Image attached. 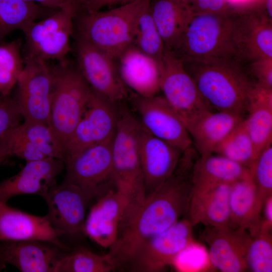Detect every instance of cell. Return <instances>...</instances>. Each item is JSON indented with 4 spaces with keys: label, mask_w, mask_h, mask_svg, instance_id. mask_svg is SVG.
I'll return each mask as SVG.
<instances>
[{
    "label": "cell",
    "mask_w": 272,
    "mask_h": 272,
    "mask_svg": "<svg viewBox=\"0 0 272 272\" xmlns=\"http://www.w3.org/2000/svg\"><path fill=\"white\" fill-rule=\"evenodd\" d=\"M182 61L210 107L241 115L247 111L257 84L249 63L239 60Z\"/></svg>",
    "instance_id": "cell-2"
},
{
    "label": "cell",
    "mask_w": 272,
    "mask_h": 272,
    "mask_svg": "<svg viewBox=\"0 0 272 272\" xmlns=\"http://www.w3.org/2000/svg\"><path fill=\"white\" fill-rule=\"evenodd\" d=\"M251 237L246 255L247 268L253 272H271V231L259 229Z\"/></svg>",
    "instance_id": "cell-37"
},
{
    "label": "cell",
    "mask_w": 272,
    "mask_h": 272,
    "mask_svg": "<svg viewBox=\"0 0 272 272\" xmlns=\"http://www.w3.org/2000/svg\"><path fill=\"white\" fill-rule=\"evenodd\" d=\"M150 3L144 7L138 16L132 44L154 58L160 66L165 46L152 17Z\"/></svg>",
    "instance_id": "cell-34"
},
{
    "label": "cell",
    "mask_w": 272,
    "mask_h": 272,
    "mask_svg": "<svg viewBox=\"0 0 272 272\" xmlns=\"http://www.w3.org/2000/svg\"><path fill=\"white\" fill-rule=\"evenodd\" d=\"M123 211L122 197L111 189L91 206L83 233L99 246L109 249L118 237Z\"/></svg>",
    "instance_id": "cell-22"
},
{
    "label": "cell",
    "mask_w": 272,
    "mask_h": 272,
    "mask_svg": "<svg viewBox=\"0 0 272 272\" xmlns=\"http://www.w3.org/2000/svg\"><path fill=\"white\" fill-rule=\"evenodd\" d=\"M251 176L249 168L222 156L213 154L198 157L191 172L192 191L232 184Z\"/></svg>",
    "instance_id": "cell-26"
},
{
    "label": "cell",
    "mask_w": 272,
    "mask_h": 272,
    "mask_svg": "<svg viewBox=\"0 0 272 272\" xmlns=\"http://www.w3.org/2000/svg\"><path fill=\"white\" fill-rule=\"evenodd\" d=\"M137 139L147 195L159 188L172 175L183 152L150 134L140 122Z\"/></svg>",
    "instance_id": "cell-16"
},
{
    "label": "cell",
    "mask_w": 272,
    "mask_h": 272,
    "mask_svg": "<svg viewBox=\"0 0 272 272\" xmlns=\"http://www.w3.org/2000/svg\"><path fill=\"white\" fill-rule=\"evenodd\" d=\"M214 153L249 168L256 157L244 118L218 145Z\"/></svg>",
    "instance_id": "cell-32"
},
{
    "label": "cell",
    "mask_w": 272,
    "mask_h": 272,
    "mask_svg": "<svg viewBox=\"0 0 272 272\" xmlns=\"http://www.w3.org/2000/svg\"><path fill=\"white\" fill-rule=\"evenodd\" d=\"M134 0H89L80 5L84 11L91 12L101 10L104 7L119 6Z\"/></svg>",
    "instance_id": "cell-42"
},
{
    "label": "cell",
    "mask_w": 272,
    "mask_h": 272,
    "mask_svg": "<svg viewBox=\"0 0 272 272\" xmlns=\"http://www.w3.org/2000/svg\"><path fill=\"white\" fill-rule=\"evenodd\" d=\"M79 4V6L86 2H87L89 0H75Z\"/></svg>",
    "instance_id": "cell-48"
},
{
    "label": "cell",
    "mask_w": 272,
    "mask_h": 272,
    "mask_svg": "<svg viewBox=\"0 0 272 272\" xmlns=\"http://www.w3.org/2000/svg\"><path fill=\"white\" fill-rule=\"evenodd\" d=\"M152 0H134L106 11H84L78 18V38L115 59L133 44L138 16Z\"/></svg>",
    "instance_id": "cell-5"
},
{
    "label": "cell",
    "mask_w": 272,
    "mask_h": 272,
    "mask_svg": "<svg viewBox=\"0 0 272 272\" xmlns=\"http://www.w3.org/2000/svg\"><path fill=\"white\" fill-rule=\"evenodd\" d=\"M24 67L19 40L0 44V94L7 95L16 85Z\"/></svg>",
    "instance_id": "cell-35"
},
{
    "label": "cell",
    "mask_w": 272,
    "mask_h": 272,
    "mask_svg": "<svg viewBox=\"0 0 272 272\" xmlns=\"http://www.w3.org/2000/svg\"><path fill=\"white\" fill-rule=\"evenodd\" d=\"M170 266L180 272L202 271L213 267L208 251L194 240L188 244L175 256Z\"/></svg>",
    "instance_id": "cell-38"
},
{
    "label": "cell",
    "mask_w": 272,
    "mask_h": 272,
    "mask_svg": "<svg viewBox=\"0 0 272 272\" xmlns=\"http://www.w3.org/2000/svg\"><path fill=\"white\" fill-rule=\"evenodd\" d=\"M25 2L38 3L41 6L50 10H57L63 8L75 0H22Z\"/></svg>",
    "instance_id": "cell-44"
},
{
    "label": "cell",
    "mask_w": 272,
    "mask_h": 272,
    "mask_svg": "<svg viewBox=\"0 0 272 272\" xmlns=\"http://www.w3.org/2000/svg\"><path fill=\"white\" fill-rule=\"evenodd\" d=\"M116 270L108 254L100 255L84 247L69 250L60 258L55 272H109Z\"/></svg>",
    "instance_id": "cell-33"
},
{
    "label": "cell",
    "mask_w": 272,
    "mask_h": 272,
    "mask_svg": "<svg viewBox=\"0 0 272 272\" xmlns=\"http://www.w3.org/2000/svg\"><path fill=\"white\" fill-rule=\"evenodd\" d=\"M239 38L242 59L251 63L272 59V20L256 5L239 8Z\"/></svg>",
    "instance_id": "cell-24"
},
{
    "label": "cell",
    "mask_w": 272,
    "mask_h": 272,
    "mask_svg": "<svg viewBox=\"0 0 272 272\" xmlns=\"http://www.w3.org/2000/svg\"><path fill=\"white\" fill-rule=\"evenodd\" d=\"M229 6L234 8H242L252 6L260 0H226Z\"/></svg>",
    "instance_id": "cell-45"
},
{
    "label": "cell",
    "mask_w": 272,
    "mask_h": 272,
    "mask_svg": "<svg viewBox=\"0 0 272 272\" xmlns=\"http://www.w3.org/2000/svg\"><path fill=\"white\" fill-rule=\"evenodd\" d=\"M150 8L165 47L174 50L192 16L189 7L178 0H152Z\"/></svg>",
    "instance_id": "cell-29"
},
{
    "label": "cell",
    "mask_w": 272,
    "mask_h": 272,
    "mask_svg": "<svg viewBox=\"0 0 272 272\" xmlns=\"http://www.w3.org/2000/svg\"><path fill=\"white\" fill-rule=\"evenodd\" d=\"M112 140L92 145L66 158L63 182L78 186L94 200L114 188Z\"/></svg>",
    "instance_id": "cell-9"
},
{
    "label": "cell",
    "mask_w": 272,
    "mask_h": 272,
    "mask_svg": "<svg viewBox=\"0 0 272 272\" xmlns=\"http://www.w3.org/2000/svg\"><path fill=\"white\" fill-rule=\"evenodd\" d=\"M50 10L22 0H0V41L11 32L21 30L30 22L43 17Z\"/></svg>",
    "instance_id": "cell-31"
},
{
    "label": "cell",
    "mask_w": 272,
    "mask_h": 272,
    "mask_svg": "<svg viewBox=\"0 0 272 272\" xmlns=\"http://www.w3.org/2000/svg\"><path fill=\"white\" fill-rule=\"evenodd\" d=\"M244 121L253 144L256 159L272 141V89L258 84L249 100Z\"/></svg>",
    "instance_id": "cell-28"
},
{
    "label": "cell",
    "mask_w": 272,
    "mask_h": 272,
    "mask_svg": "<svg viewBox=\"0 0 272 272\" xmlns=\"http://www.w3.org/2000/svg\"><path fill=\"white\" fill-rule=\"evenodd\" d=\"M251 238L247 231L240 228L206 227L203 238L208 245L213 267L223 272L246 270V255Z\"/></svg>",
    "instance_id": "cell-18"
},
{
    "label": "cell",
    "mask_w": 272,
    "mask_h": 272,
    "mask_svg": "<svg viewBox=\"0 0 272 272\" xmlns=\"http://www.w3.org/2000/svg\"><path fill=\"white\" fill-rule=\"evenodd\" d=\"M231 184H222L206 190L192 191L187 214L193 225L231 227L229 195Z\"/></svg>",
    "instance_id": "cell-25"
},
{
    "label": "cell",
    "mask_w": 272,
    "mask_h": 272,
    "mask_svg": "<svg viewBox=\"0 0 272 272\" xmlns=\"http://www.w3.org/2000/svg\"><path fill=\"white\" fill-rule=\"evenodd\" d=\"M8 157H9V156L6 151L0 147V165Z\"/></svg>",
    "instance_id": "cell-46"
},
{
    "label": "cell",
    "mask_w": 272,
    "mask_h": 272,
    "mask_svg": "<svg viewBox=\"0 0 272 272\" xmlns=\"http://www.w3.org/2000/svg\"><path fill=\"white\" fill-rule=\"evenodd\" d=\"M16 85L14 97L24 121L49 125L52 78L46 61L26 54Z\"/></svg>",
    "instance_id": "cell-10"
},
{
    "label": "cell",
    "mask_w": 272,
    "mask_h": 272,
    "mask_svg": "<svg viewBox=\"0 0 272 272\" xmlns=\"http://www.w3.org/2000/svg\"><path fill=\"white\" fill-rule=\"evenodd\" d=\"M181 3L189 7L190 5L194 2V0H178Z\"/></svg>",
    "instance_id": "cell-47"
},
{
    "label": "cell",
    "mask_w": 272,
    "mask_h": 272,
    "mask_svg": "<svg viewBox=\"0 0 272 272\" xmlns=\"http://www.w3.org/2000/svg\"><path fill=\"white\" fill-rule=\"evenodd\" d=\"M119 75L124 85L137 96L149 97L160 91L158 62L132 44L115 58Z\"/></svg>",
    "instance_id": "cell-23"
},
{
    "label": "cell",
    "mask_w": 272,
    "mask_h": 272,
    "mask_svg": "<svg viewBox=\"0 0 272 272\" xmlns=\"http://www.w3.org/2000/svg\"><path fill=\"white\" fill-rule=\"evenodd\" d=\"M256 188L251 175L231 185L229 208L232 227L248 232L251 236L259 230L260 221L256 214Z\"/></svg>",
    "instance_id": "cell-30"
},
{
    "label": "cell",
    "mask_w": 272,
    "mask_h": 272,
    "mask_svg": "<svg viewBox=\"0 0 272 272\" xmlns=\"http://www.w3.org/2000/svg\"><path fill=\"white\" fill-rule=\"evenodd\" d=\"M188 219H180L170 227L143 243L132 253L123 270L158 272L170 266L175 256L194 241Z\"/></svg>",
    "instance_id": "cell-11"
},
{
    "label": "cell",
    "mask_w": 272,
    "mask_h": 272,
    "mask_svg": "<svg viewBox=\"0 0 272 272\" xmlns=\"http://www.w3.org/2000/svg\"><path fill=\"white\" fill-rule=\"evenodd\" d=\"M62 235L52 225L46 216L31 215L0 201V242L41 241L69 251L68 247L60 239Z\"/></svg>",
    "instance_id": "cell-20"
},
{
    "label": "cell",
    "mask_w": 272,
    "mask_h": 272,
    "mask_svg": "<svg viewBox=\"0 0 272 272\" xmlns=\"http://www.w3.org/2000/svg\"><path fill=\"white\" fill-rule=\"evenodd\" d=\"M134 105L142 127L154 137L184 152L192 140L183 121L162 95H136Z\"/></svg>",
    "instance_id": "cell-15"
},
{
    "label": "cell",
    "mask_w": 272,
    "mask_h": 272,
    "mask_svg": "<svg viewBox=\"0 0 272 272\" xmlns=\"http://www.w3.org/2000/svg\"><path fill=\"white\" fill-rule=\"evenodd\" d=\"M79 10V4L74 1L43 19L26 25L21 30L26 40V54L45 61L66 62V56L71 50L70 40L74 19Z\"/></svg>",
    "instance_id": "cell-7"
},
{
    "label": "cell",
    "mask_w": 272,
    "mask_h": 272,
    "mask_svg": "<svg viewBox=\"0 0 272 272\" xmlns=\"http://www.w3.org/2000/svg\"><path fill=\"white\" fill-rule=\"evenodd\" d=\"M65 251L52 243L37 240L0 242V270L12 265L22 272H55Z\"/></svg>",
    "instance_id": "cell-21"
},
{
    "label": "cell",
    "mask_w": 272,
    "mask_h": 272,
    "mask_svg": "<svg viewBox=\"0 0 272 272\" xmlns=\"http://www.w3.org/2000/svg\"><path fill=\"white\" fill-rule=\"evenodd\" d=\"M243 119L242 115L234 113L209 111L195 120L187 129L199 156L213 154L218 145Z\"/></svg>",
    "instance_id": "cell-27"
},
{
    "label": "cell",
    "mask_w": 272,
    "mask_h": 272,
    "mask_svg": "<svg viewBox=\"0 0 272 272\" xmlns=\"http://www.w3.org/2000/svg\"><path fill=\"white\" fill-rule=\"evenodd\" d=\"M118 121L112 140V179L122 198L124 211L120 228L132 216L146 197L138 146L139 121L128 107L118 103Z\"/></svg>",
    "instance_id": "cell-4"
},
{
    "label": "cell",
    "mask_w": 272,
    "mask_h": 272,
    "mask_svg": "<svg viewBox=\"0 0 272 272\" xmlns=\"http://www.w3.org/2000/svg\"><path fill=\"white\" fill-rule=\"evenodd\" d=\"M251 71L257 84L272 89V59L258 60L250 63Z\"/></svg>",
    "instance_id": "cell-41"
},
{
    "label": "cell",
    "mask_w": 272,
    "mask_h": 272,
    "mask_svg": "<svg viewBox=\"0 0 272 272\" xmlns=\"http://www.w3.org/2000/svg\"><path fill=\"white\" fill-rule=\"evenodd\" d=\"M160 89L187 128L200 116L211 111L185 70L181 59L166 47L160 64Z\"/></svg>",
    "instance_id": "cell-8"
},
{
    "label": "cell",
    "mask_w": 272,
    "mask_h": 272,
    "mask_svg": "<svg viewBox=\"0 0 272 272\" xmlns=\"http://www.w3.org/2000/svg\"><path fill=\"white\" fill-rule=\"evenodd\" d=\"M0 147L9 157L26 162L48 158L61 159L65 154L49 125L24 121L0 137Z\"/></svg>",
    "instance_id": "cell-14"
},
{
    "label": "cell",
    "mask_w": 272,
    "mask_h": 272,
    "mask_svg": "<svg viewBox=\"0 0 272 272\" xmlns=\"http://www.w3.org/2000/svg\"><path fill=\"white\" fill-rule=\"evenodd\" d=\"M231 8L226 0H194L189 10L191 15H195L221 13Z\"/></svg>",
    "instance_id": "cell-40"
},
{
    "label": "cell",
    "mask_w": 272,
    "mask_h": 272,
    "mask_svg": "<svg viewBox=\"0 0 272 272\" xmlns=\"http://www.w3.org/2000/svg\"><path fill=\"white\" fill-rule=\"evenodd\" d=\"M77 38L78 69L91 89L115 103L121 102L128 90L119 75L115 58Z\"/></svg>",
    "instance_id": "cell-13"
},
{
    "label": "cell",
    "mask_w": 272,
    "mask_h": 272,
    "mask_svg": "<svg viewBox=\"0 0 272 272\" xmlns=\"http://www.w3.org/2000/svg\"><path fill=\"white\" fill-rule=\"evenodd\" d=\"M65 165L61 159L26 162L17 174L0 183V201L7 202L20 194H36L45 199L56 184Z\"/></svg>",
    "instance_id": "cell-19"
},
{
    "label": "cell",
    "mask_w": 272,
    "mask_h": 272,
    "mask_svg": "<svg viewBox=\"0 0 272 272\" xmlns=\"http://www.w3.org/2000/svg\"><path fill=\"white\" fill-rule=\"evenodd\" d=\"M51 69L52 89L49 125L65 154L91 89L78 69L71 67L67 62Z\"/></svg>",
    "instance_id": "cell-6"
},
{
    "label": "cell",
    "mask_w": 272,
    "mask_h": 272,
    "mask_svg": "<svg viewBox=\"0 0 272 272\" xmlns=\"http://www.w3.org/2000/svg\"><path fill=\"white\" fill-rule=\"evenodd\" d=\"M117 104L91 89L83 115L66 148L65 160L90 146L113 139L118 121Z\"/></svg>",
    "instance_id": "cell-12"
},
{
    "label": "cell",
    "mask_w": 272,
    "mask_h": 272,
    "mask_svg": "<svg viewBox=\"0 0 272 272\" xmlns=\"http://www.w3.org/2000/svg\"><path fill=\"white\" fill-rule=\"evenodd\" d=\"M261 213H263V218L261 219L260 229L271 231L272 195L268 197L264 202Z\"/></svg>",
    "instance_id": "cell-43"
},
{
    "label": "cell",
    "mask_w": 272,
    "mask_h": 272,
    "mask_svg": "<svg viewBox=\"0 0 272 272\" xmlns=\"http://www.w3.org/2000/svg\"><path fill=\"white\" fill-rule=\"evenodd\" d=\"M44 199L48 210L46 216L55 228L64 235L83 233L87 210L94 200L88 194L75 185L62 182Z\"/></svg>",
    "instance_id": "cell-17"
},
{
    "label": "cell",
    "mask_w": 272,
    "mask_h": 272,
    "mask_svg": "<svg viewBox=\"0 0 272 272\" xmlns=\"http://www.w3.org/2000/svg\"><path fill=\"white\" fill-rule=\"evenodd\" d=\"M256 188V214L261 220L263 205L272 195V147L265 148L249 168Z\"/></svg>",
    "instance_id": "cell-36"
},
{
    "label": "cell",
    "mask_w": 272,
    "mask_h": 272,
    "mask_svg": "<svg viewBox=\"0 0 272 272\" xmlns=\"http://www.w3.org/2000/svg\"><path fill=\"white\" fill-rule=\"evenodd\" d=\"M22 117L14 96L0 94V137L19 124Z\"/></svg>",
    "instance_id": "cell-39"
},
{
    "label": "cell",
    "mask_w": 272,
    "mask_h": 272,
    "mask_svg": "<svg viewBox=\"0 0 272 272\" xmlns=\"http://www.w3.org/2000/svg\"><path fill=\"white\" fill-rule=\"evenodd\" d=\"M173 51L184 60L244 61L240 51L238 10L231 8L221 13L192 15Z\"/></svg>",
    "instance_id": "cell-3"
},
{
    "label": "cell",
    "mask_w": 272,
    "mask_h": 272,
    "mask_svg": "<svg viewBox=\"0 0 272 272\" xmlns=\"http://www.w3.org/2000/svg\"><path fill=\"white\" fill-rule=\"evenodd\" d=\"M191 170L177 166L172 175L146 197L120 229L107 253L116 270L123 269L145 241L170 227L187 214L192 194Z\"/></svg>",
    "instance_id": "cell-1"
}]
</instances>
